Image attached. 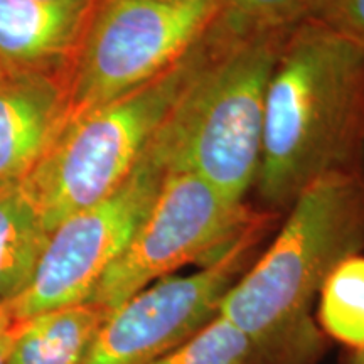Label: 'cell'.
<instances>
[{"mask_svg":"<svg viewBox=\"0 0 364 364\" xmlns=\"http://www.w3.org/2000/svg\"><path fill=\"white\" fill-rule=\"evenodd\" d=\"M364 145V48L314 19L289 31L268 81L258 194L285 206L318 177L356 169Z\"/></svg>","mask_w":364,"mask_h":364,"instance_id":"1","label":"cell"},{"mask_svg":"<svg viewBox=\"0 0 364 364\" xmlns=\"http://www.w3.org/2000/svg\"><path fill=\"white\" fill-rule=\"evenodd\" d=\"M363 250L364 174L318 177L294 199L270 247L228 290L220 314L253 341L260 361H309L322 346L312 300L329 273Z\"/></svg>","mask_w":364,"mask_h":364,"instance_id":"2","label":"cell"},{"mask_svg":"<svg viewBox=\"0 0 364 364\" xmlns=\"http://www.w3.org/2000/svg\"><path fill=\"white\" fill-rule=\"evenodd\" d=\"M285 36L236 43L213 36L215 53L149 144L166 174L191 172L243 203L257 181L267 88Z\"/></svg>","mask_w":364,"mask_h":364,"instance_id":"3","label":"cell"},{"mask_svg":"<svg viewBox=\"0 0 364 364\" xmlns=\"http://www.w3.org/2000/svg\"><path fill=\"white\" fill-rule=\"evenodd\" d=\"M216 46L208 31L162 75L68 120L46 156L21 181L49 233L66 218L110 196L132 174Z\"/></svg>","mask_w":364,"mask_h":364,"instance_id":"4","label":"cell"},{"mask_svg":"<svg viewBox=\"0 0 364 364\" xmlns=\"http://www.w3.org/2000/svg\"><path fill=\"white\" fill-rule=\"evenodd\" d=\"M218 0H97L66 70L70 118L149 83L211 27Z\"/></svg>","mask_w":364,"mask_h":364,"instance_id":"5","label":"cell"},{"mask_svg":"<svg viewBox=\"0 0 364 364\" xmlns=\"http://www.w3.org/2000/svg\"><path fill=\"white\" fill-rule=\"evenodd\" d=\"M245 203L226 198L191 172H169L134 238L108 268L88 302L108 312L189 263L213 262L255 220Z\"/></svg>","mask_w":364,"mask_h":364,"instance_id":"6","label":"cell"},{"mask_svg":"<svg viewBox=\"0 0 364 364\" xmlns=\"http://www.w3.org/2000/svg\"><path fill=\"white\" fill-rule=\"evenodd\" d=\"M268 218L255 220L213 262L189 275H169L110 312L80 364H156L220 312L221 300L247 272Z\"/></svg>","mask_w":364,"mask_h":364,"instance_id":"7","label":"cell"},{"mask_svg":"<svg viewBox=\"0 0 364 364\" xmlns=\"http://www.w3.org/2000/svg\"><path fill=\"white\" fill-rule=\"evenodd\" d=\"M164 179L166 171L147 147L132 174L110 196L59 223L33 279L9 302L14 321L88 302L142 225Z\"/></svg>","mask_w":364,"mask_h":364,"instance_id":"8","label":"cell"},{"mask_svg":"<svg viewBox=\"0 0 364 364\" xmlns=\"http://www.w3.org/2000/svg\"><path fill=\"white\" fill-rule=\"evenodd\" d=\"M68 118L66 71L9 70L0 78V184L24 179Z\"/></svg>","mask_w":364,"mask_h":364,"instance_id":"9","label":"cell"},{"mask_svg":"<svg viewBox=\"0 0 364 364\" xmlns=\"http://www.w3.org/2000/svg\"><path fill=\"white\" fill-rule=\"evenodd\" d=\"M97 0H0V65L66 71Z\"/></svg>","mask_w":364,"mask_h":364,"instance_id":"10","label":"cell"},{"mask_svg":"<svg viewBox=\"0 0 364 364\" xmlns=\"http://www.w3.org/2000/svg\"><path fill=\"white\" fill-rule=\"evenodd\" d=\"M108 316L107 309L81 302L19 321L6 364H80Z\"/></svg>","mask_w":364,"mask_h":364,"instance_id":"11","label":"cell"},{"mask_svg":"<svg viewBox=\"0 0 364 364\" xmlns=\"http://www.w3.org/2000/svg\"><path fill=\"white\" fill-rule=\"evenodd\" d=\"M49 236L21 181L0 184V302L26 289Z\"/></svg>","mask_w":364,"mask_h":364,"instance_id":"12","label":"cell"},{"mask_svg":"<svg viewBox=\"0 0 364 364\" xmlns=\"http://www.w3.org/2000/svg\"><path fill=\"white\" fill-rule=\"evenodd\" d=\"M317 321L322 332L353 353L364 351V255L348 257L318 290Z\"/></svg>","mask_w":364,"mask_h":364,"instance_id":"13","label":"cell"},{"mask_svg":"<svg viewBox=\"0 0 364 364\" xmlns=\"http://www.w3.org/2000/svg\"><path fill=\"white\" fill-rule=\"evenodd\" d=\"M316 0H218L209 33L223 43L285 34L306 21Z\"/></svg>","mask_w":364,"mask_h":364,"instance_id":"14","label":"cell"},{"mask_svg":"<svg viewBox=\"0 0 364 364\" xmlns=\"http://www.w3.org/2000/svg\"><path fill=\"white\" fill-rule=\"evenodd\" d=\"M253 341L220 312L156 364H258Z\"/></svg>","mask_w":364,"mask_h":364,"instance_id":"15","label":"cell"},{"mask_svg":"<svg viewBox=\"0 0 364 364\" xmlns=\"http://www.w3.org/2000/svg\"><path fill=\"white\" fill-rule=\"evenodd\" d=\"M307 19L364 48V0H316Z\"/></svg>","mask_w":364,"mask_h":364,"instance_id":"16","label":"cell"},{"mask_svg":"<svg viewBox=\"0 0 364 364\" xmlns=\"http://www.w3.org/2000/svg\"><path fill=\"white\" fill-rule=\"evenodd\" d=\"M17 332H19V321H14L7 329L0 331V364L7 363L14 341L17 338Z\"/></svg>","mask_w":364,"mask_h":364,"instance_id":"17","label":"cell"},{"mask_svg":"<svg viewBox=\"0 0 364 364\" xmlns=\"http://www.w3.org/2000/svg\"><path fill=\"white\" fill-rule=\"evenodd\" d=\"M12 322H14V317H12L11 309H9V304L0 302V331L7 329Z\"/></svg>","mask_w":364,"mask_h":364,"instance_id":"18","label":"cell"},{"mask_svg":"<svg viewBox=\"0 0 364 364\" xmlns=\"http://www.w3.org/2000/svg\"><path fill=\"white\" fill-rule=\"evenodd\" d=\"M349 364H364V351L353 353V358L349 359Z\"/></svg>","mask_w":364,"mask_h":364,"instance_id":"19","label":"cell"},{"mask_svg":"<svg viewBox=\"0 0 364 364\" xmlns=\"http://www.w3.org/2000/svg\"><path fill=\"white\" fill-rule=\"evenodd\" d=\"M9 70H7V68L6 66H2V65H0V78H2V76L4 75H6V73H7Z\"/></svg>","mask_w":364,"mask_h":364,"instance_id":"20","label":"cell"}]
</instances>
